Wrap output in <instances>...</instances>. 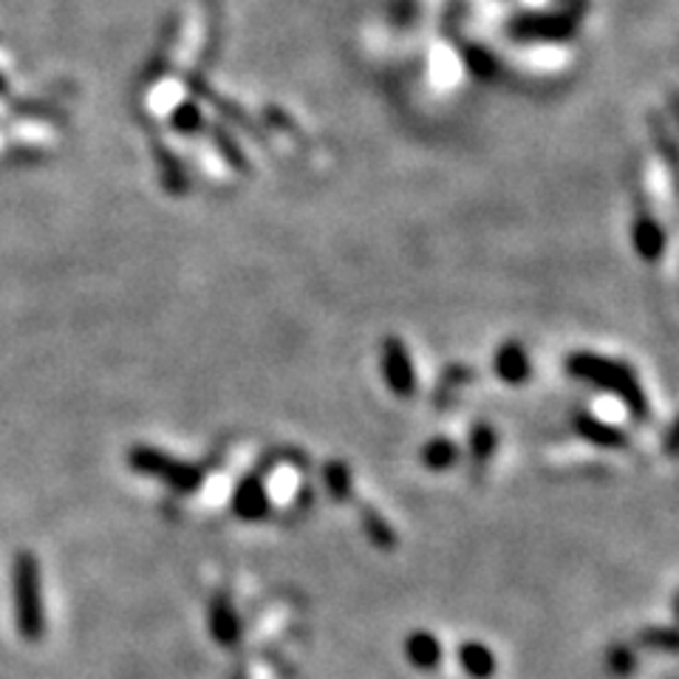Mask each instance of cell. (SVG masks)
Returning <instances> with one entry per match:
<instances>
[{"label":"cell","mask_w":679,"mask_h":679,"mask_svg":"<svg viewBox=\"0 0 679 679\" xmlns=\"http://www.w3.org/2000/svg\"><path fill=\"white\" fill-rule=\"evenodd\" d=\"M671 106H673V113H677V119H679V99H673Z\"/></svg>","instance_id":"obj_9"},{"label":"cell","mask_w":679,"mask_h":679,"mask_svg":"<svg viewBox=\"0 0 679 679\" xmlns=\"http://www.w3.org/2000/svg\"><path fill=\"white\" fill-rule=\"evenodd\" d=\"M677 609H679V603H677Z\"/></svg>","instance_id":"obj_10"},{"label":"cell","mask_w":679,"mask_h":679,"mask_svg":"<svg viewBox=\"0 0 679 679\" xmlns=\"http://www.w3.org/2000/svg\"><path fill=\"white\" fill-rule=\"evenodd\" d=\"M504 363H510V365H499V369H502V374L507 376V380H518V376H524L527 374V360H524V354H518V351L515 349H507L504 351V357H502Z\"/></svg>","instance_id":"obj_8"},{"label":"cell","mask_w":679,"mask_h":679,"mask_svg":"<svg viewBox=\"0 0 679 679\" xmlns=\"http://www.w3.org/2000/svg\"><path fill=\"white\" fill-rule=\"evenodd\" d=\"M125 462L133 473L147 475L153 482L167 484V488L178 490V493H193L205 482V473L196 464L176 459V456L153 448V445H131L125 453Z\"/></svg>","instance_id":"obj_2"},{"label":"cell","mask_w":679,"mask_h":679,"mask_svg":"<svg viewBox=\"0 0 679 679\" xmlns=\"http://www.w3.org/2000/svg\"><path fill=\"white\" fill-rule=\"evenodd\" d=\"M210 632L212 637H216V643H221V646H236L238 643V617L227 598H216V601H212Z\"/></svg>","instance_id":"obj_4"},{"label":"cell","mask_w":679,"mask_h":679,"mask_svg":"<svg viewBox=\"0 0 679 679\" xmlns=\"http://www.w3.org/2000/svg\"><path fill=\"white\" fill-rule=\"evenodd\" d=\"M232 510L241 518H261L266 513V495L258 482H244L238 488L236 499H232Z\"/></svg>","instance_id":"obj_5"},{"label":"cell","mask_w":679,"mask_h":679,"mask_svg":"<svg viewBox=\"0 0 679 679\" xmlns=\"http://www.w3.org/2000/svg\"><path fill=\"white\" fill-rule=\"evenodd\" d=\"M572 369L578 371V374H583V376L601 380V383H612V385H609V388L623 391L628 403H634V405H637V410H643V396L637 394V388H634V385H632V380H628L626 371L617 369V365L601 363V360H574Z\"/></svg>","instance_id":"obj_3"},{"label":"cell","mask_w":679,"mask_h":679,"mask_svg":"<svg viewBox=\"0 0 679 679\" xmlns=\"http://www.w3.org/2000/svg\"><path fill=\"white\" fill-rule=\"evenodd\" d=\"M410 654H414V660L419 662V666H436L439 648H436V643L428 640V637H414V640H410Z\"/></svg>","instance_id":"obj_7"},{"label":"cell","mask_w":679,"mask_h":679,"mask_svg":"<svg viewBox=\"0 0 679 679\" xmlns=\"http://www.w3.org/2000/svg\"><path fill=\"white\" fill-rule=\"evenodd\" d=\"M12 617L20 640L29 646L46 640L48 614L43 603V574L32 549H20L12 558Z\"/></svg>","instance_id":"obj_1"},{"label":"cell","mask_w":679,"mask_h":679,"mask_svg":"<svg viewBox=\"0 0 679 679\" xmlns=\"http://www.w3.org/2000/svg\"><path fill=\"white\" fill-rule=\"evenodd\" d=\"M462 654H464V666H468L470 671H475V673L493 671V660H490V654L484 651L482 646H468Z\"/></svg>","instance_id":"obj_6"}]
</instances>
